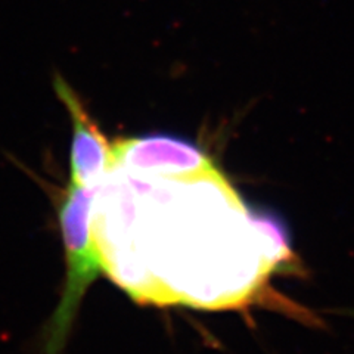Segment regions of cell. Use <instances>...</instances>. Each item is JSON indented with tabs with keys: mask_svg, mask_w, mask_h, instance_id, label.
<instances>
[{
	"mask_svg": "<svg viewBox=\"0 0 354 354\" xmlns=\"http://www.w3.org/2000/svg\"><path fill=\"white\" fill-rule=\"evenodd\" d=\"M97 187L70 183L61 204V230L65 247L66 279L58 308L44 338L46 354H61L87 288L105 270V260L92 230V201Z\"/></svg>",
	"mask_w": 354,
	"mask_h": 354,
	"instance_id": "6da1fadb",
	"label": "cell"
},
{
	"mask_svg": "<svg viewBox=\"0 0 354 354\" xmlns=\"http://www.w3.org/2000/svg\"><path fill=\"white\" fill-rule=\"evenodd\" d=\"M114 165L139 177L187 182L213 170L214 165L194 143L167 135H151L120 142L113 148Z\"/></svg>",
	"mask_w": 354,
	"mask_h": 354,
	"instance_id": "7a4b0ae2",
	"label": "cell"
},
{
	"mask_svg": "<svg viewBox=\"0 0 354 354\" xmlns=\"http://www.w3.org/2000/svg\"><path fill=\"white\" fill-rule=\"evenodd\" d=\"M53 86L73 121L70 183L79 187H97L109 165H114L113 148L74 88L61 75L55 77Z\"/></svg>",
	"mask_w": 354,
	"mask_h": 354,
	"instance_id": "3957f363",
	"label": "cell"
}]
</instances>
